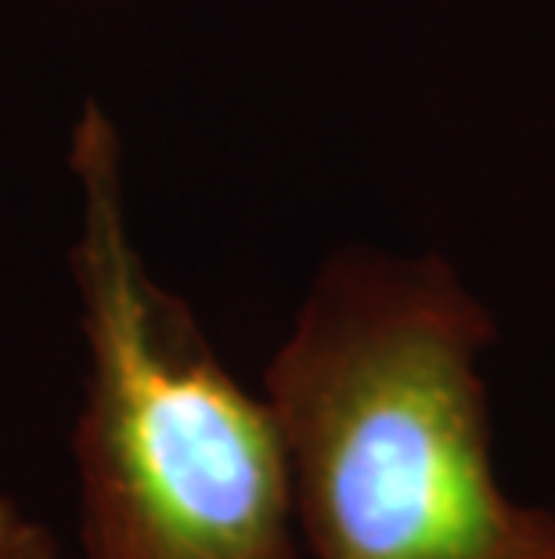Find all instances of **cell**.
I'll return each mask as SVG.
<instances>
[{
  "instance_id": "1",
  "label": "cell",
  "mask_w": 555,
  "mask_h": 559,
  "mask_svg": "<svg viewBox=\"0 0 555 559\" xmlns=\"http://www.w3.org/2000/svg\"><path fill=\"white\" fill-rule=\"evenodd\" d=\"M436 260L342 253L264 372L311 559H555V513L505 495L480 350Z\"/></svg>"
},
{
  "instance_id": "2",
  "label": "cell",
  "mask_w": 555,
  "mask_h": 559,
  "mask_svg": "<svg viewBox=\"0 0 555 559\" xmlns=\"http://www.w3.org/2000/svg\"><path fill=\"white\" fill-rule=\"evenodd\" d=\"M84 336L73 426L76 559H303L278 423L152 275L130 235L120 127L87 98L69 134Z\"/></svg>"
},
{
  "instance_id": "3",
  "label": "cell",
  "mask_w": 555,
  "mask_h": 559,
  "mask_svg": "<svg viewBox=\"0 0 555 559\" xmlns=\"http://www.w3.org/2000/svg\"><path fill=\"white\" fill-rule=\"evenodd\" d=\"M0 559H58L51 527L8 491H0Z\"/></svg>"
}]
</instances>
